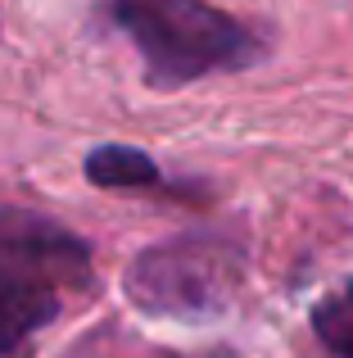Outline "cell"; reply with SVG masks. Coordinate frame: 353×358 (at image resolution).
Instances as JSON below:
<instances>
[{"instance_id":"obj_1","label":"cell","mask_w":353,"mask_h":358,"mask_svg":"<svg viewBox=\"0 0 353 358\" xmlns=\"http://www.w3.org/2000/svg\"><path fill=\"white\" fill-rule=\"evenodd\" d=\"M109 14L141 50L150 87L163 91L263 59V41L209 0H109Z\"/></svg>"},{"instance_id":"obj_6","label":"cell","mask_w":353,"mask_h":358,"mask_svg":"<svg viewBox=\"0 0 353 358\" xmlns=\"http://www.w3.org/2000/svg\"><path fill=\"white\" fill-rule=\"evenodd\" d=\"M313 331L336 358H353V281L336 286L313 308Z\"/></svg>"},{"instance_id":"obj_4","label":"cell","mask_w":353,"mask_h":358,"mask_svg":"<svg viewBox=\"0 0 353 358\" xmlns=\"http://www.w3.org/2000/svg\"><path fill=\"white\" fill-rule=\"evenodd\" d=\"M59 317V286L0 268V358H27L32 341Z\"/></svg>"},{"instance_id":"obj_3","label":"cell","mask_w":353,"mask_h":358,"mask_svg":"<svg viewBox=\"0 0 353 358\" xmlns=\"http://www.w3.org/2000/svg\"><path fill=\"white\" fill-rule=\"evenodd\" d=\"M0 268L50 286H87L91 245L32 209H0Z\"/></svg>"},{"instance_id":"obj_2","label":"cell","mask_w":353,"mask_h":358,"mask_svg":"<svg viewBox=\"0 0 353 358\" xmlns=\"http://www.w3.org/2000/svg\"><path fill=\"white\" fill-rule=\"evenodd\" d=\"M245 250L227 236H172L127 263L123 290L141 313L172 322H213L236 304Z\"/></svg>"},{"instance_id":"obj_5","label":"cell","mask_w":353,"mask_h":358,"mask_svg":"<svg viewBox=\"0 0 353 358\" xmlns=\"http://www.w3.org/2000/svg\"><path fill=\"white\" fill-rule=\"evenodd\" d=\"M87 177L105 191H127V186H150L159 182V168L145 150L132 145H100L87 155Z\"/></svg>"}]
</instances>
